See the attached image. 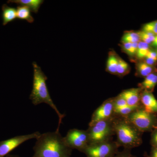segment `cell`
<instances>
[{"instance_id":"obj_8","label":"cell","mask_w":157,"mask_h":157,"mask_svg":"<svg viewBox=\"0 0 157 157\" xmlns=\"http://www.w3.org/2000/svg\"><path fill=\"white\" fill-rule=\"evenodd\" d=\"M40 135V132H36L29 135H19L0 141V157H6L22 143L30 139H37Z\"/></svg>"},{"instance_id":"obj_17","label":"cell","mask_w":157,"mask_h":157,"mask_svg":"<svg viewBox=\"0 0 157 157\" xmlns=\"http://www.w3.org/2000/svg\"><path fill=\"white\" fill-rule=\"evenodd\" d=\"M119 57L114 52H111L109 54L107 63V70L111 74L116 75Z\"/></svg>"},{"instance_id":"obj_1","label":"cell","mask_w":157,"mask_h":157,"mask_svg":"<svg viewBox=\"0 0 157 157\" xmlns=\"http://www.w3.org/2000/svg\"><path fill=\"white\" fill-rule=\"evenodd\" d=\"M36 140L32 157H70L72 154L59 131L41 134Z\"/></svg>"},{"instance_id":"obj_16","label":"cell","mask_w":157,"mask_h":157,"mask_svg":"<svg viewBox=\"0 0 157 157\" xmlns=\"http://www.w3.org/2000/svg\"><path fill=\"white\" fill-rule=\"evenodd\" d=\"M17 18L21 20H26L30 23L34 22L33 17L31 14L30 9L25 6H18L17 7Z\"/></svg>"},{"instance_id":"obj_25","label":"cell","mask_w":157,"mask_h":157,"mask_svg":"<svg viewBox=\"0 0 157 157\" xmlns=\"http://www.w3.org/2000/svg\"><path fill=\"white\" fill-rule=\"evenodd\" d=\"M150 143L152 147L157 148V126L151 132Z\"/></svg>"},{"instance_id":"obj_19","label":"cell","mask_w":157,"mask_h":157,"mask_svg":"<svg viewBox=\"0 0 157 157\" xmlns=\"http://www.w3.org/2000/svg\"><path fill=\"white\" fill-rule=\"evenodd\" d=\"M130 66L126 62L121 58H119L116 75L122 77L126 75L130 72Z\"/></svg>"},{"instance_id":"obj_23","label":"cell","mask_w":157,"mask_h":157,"mask_svg":"<svg viewBox=\"0 0 157 157\" xmlns=\"http://www.w3.org/2000/svg\"><path fill=\"white\" fill-rule=\"evenodd\" d=\"M142 31L152 33L155 35H157V20L151 22L147 23L144 25Z\"/></svg>"},{"instance_id":"obj_29","label":"cell","mask_w":157,"mask_h":157,"mask_svg":"<svg viewBox=\"0 0 157 157\" xmlns=\"http://www.w3.org/2000/svg\"><path fill=\"white\" fill-rule=\"evenodd\" d=\"M143 60L149 66L154 67L156 64L157 62V61L155 60L154 59L147 57H145V58L143 59Z\"/></svg>"},{"instance_id":"obj_9","label":"cell","mask_w":157,"mask_h":157,"mask_svg":"<svg viewBox=\"0 0 157 157\" xmlns=\"http://www.w3.org/2000/svg\"><path fill=\"white\" fill-rule=\"evenodd\" d=\"M114 117L113 98L104 101L101 106L93 113L89 125L99 121L109 119Z\"/></svg>"},{"instance_id":"obj_22","label":"cell","mask_w":157,"mask_h":157,"mask_svg":"<svg viewBox=\"0 0 157 157\" xmlns=\"http://www.w3.org/2000/svg\"><path fill=\"white\" fill-rule=\"evenodd\" d=\"M140 37V41L148 44H151L154 40L155 35L152 33L145 31H140L138 32Z\"/></svg>"},{"instance_id":"obj_15","label":"cell","mask_w":157,"mask_h":157,"mask_svg":"<svg viewBox=\"0 0 157 157\" xmlns=\"http://www.w3.org/2000/svg\"><path fill=\"white\" fill-rule=\"evenodd\" d=\"M2 11L3 25H6L17 18V11L15 8L4 5L2 6Z\"/></svg>"},{"instance_id":"obj_14","label":"cell","mask_w":157,"mask_h":157,"mask_svg":"<svg viewBox=\"0 0 157 157\" xmlns=\"http://www.w3.org/2000/svg\"><path fill=\"white\" fill-rule=\"evenodd\" d=\"M44 2L43 0H9L7 3H15L18 6H27L31 11L37 13L39 8Z\"/></svg>"},{"instance_id":"obj_10","label":"cell","mask_w":157,"mask_h":157,"mask_svg":"<svg viewBox=\"0 0 157 157\" xmlns=\"http://www.w3.org/2000/svg\"><path fill=\"white\" fill-rule=\"evenodd\" d=\"M142 90L139 87L124 90L119 95L124 99L127 104L131 107H142L140 103V97Z\"/></svg>"},{"instance_id":"obj_27","label":"cell","mask_w":157,"mask_h":157,"mask_svg":"<svg viewBox=\"0 0 157 157\" xmlns=\"http://www.w3.org/2000/svg\"><path fill=\"white\" fill-rule=\"evenodd\" d=\"M144 156L145 157H157V148L151 147L149 154L145 153Z\"/></svg>"},{"instance_id":"obj_13","label":"cell","mask_w":157,"mask_h":157,"mask_svg":"<svg viewBox=\"0 0 157 157\" xmlns=\"http://www.w3.org/2000/svg\"><path fill=\"white\" fill-rule=\"evenodd\" d=\"M157 71L155 67H152L146 63L143 60L138 62L136 65L135 76L145 78L151 73Z\"/></svg>"},{"instance_id":"obj_33","label":"cell","mask_w":157,"mask_h":157,"mask_svg":"<svg viewBox=\"0 0 157 157\" xmlns=\"http://www.w3.org/2000/svg\"></svg>"},{"instance_id":"obj_11","label":"cell","mask_w":157,"mask_h":157,"mask_svg":"<svg viewBox=\"0 0 157 157\" xmlns=\"http://www.w3.org/2000/svg\"><path fill=\"white\" fill-rule=\"evenodd\" d=\"M140 103L147 112L157 114V100L152 93L142 90Z\"/></svg>"},{"instance_id":"obj_20","label":"cell","mask_w":157,"mask_h":157,"mask_svg":"<svg viewBox=\"0 0 157 157\" xmlns=\"http://www.w3.org/2000/svg\"><path fill=\"white\" fill-rule=\"evenodd\" d=\"M150 49V46L148 44L140 41L138 43L136 57L140 60H143L146 56Z\"/></svg>"},{"instance_id":"obj_4","label":"cell","mask_w":157,"mask_h":157,"mask_svg":"<svg viewBox=\"0 0 157 157\" xmlns=\"http://www.w3.org/2000/svg\"><path fill=\"white\" fill-rule=\"evenodd\" d=\"M113 118L114 117L89 125L88 128L86 130L89 140V144L113 140V136L115 135L113 127Z\"/></svg>"},{"instance_id":"obj_31","label":"cell","mask_w":157,"mask_h":157,"mask_svg":"<svg viewBox=\"0 0 157 157\" xmlns=\"http://www.w3.org/2000/svg\"><path fill=\"white\" fill-rule=\"evenodd\" d=\"M6 157H21L19 156L16 155H8L6 156Z\"/></svg>"},{"instance_id":"obj_30","label":"cell","mask_w":157,"mask_h":157,"mask_svg":"<svg viewBox=\"0 0 157 157\" xmlns=\"http://www.w3.org/2000/svg\"><path fill=\"white\" fill-rule=\"evenodd\" d=\"M151 45H152L153 46H154V47H156V48H157V35H155L154 40L153 42L152 43Z\"/></svg>"},{"instance_id":"obj_18","label":"cell","mask_w":157,"mask_h":157,"mask_svg":"<svg viewBox=\"0 0 157 157\" xmlns=\"http://www.w3.org/2000/svg\"><path fill=\"white\" fill-rule=\"evenodd\" d=\"M140 39L138 32H127L124 33L122 37L121 42L122 43H138L140 42Z\"/></svg>"},{"instance_id":"obj_5","label":"cell","mask_w":157,"mask_h":157,"mask_svg":"<svg viewBox=\"0 0 157 157\" xmlns=\"http://www.w3.org/2000/svg\"><path fill=\"white\" fill-rule=\"evenodd\" d=\"M142 132H151L157 126V114L140 107L126 117Z\"/></svg>"},{"instance_id":"obj_28","label":"cell","mask_w":157,"mask_h":157,"mask_svg":"<svg viewBox=\"0 0 157 157\" xmlns=\"http://www.w3.org/2000/svg\"><path fill=\"white\" fill-rule=\"evenodd\" d=\"M145 57L149 58L154 59L157 61V54L155 51H153L150 49L148 53Z\"/></svg>"},{"instance_id":"obj_26","label":"cell","mask_w":157,"mask_h":157,"mask_svg":"<svg viewBox=\"0 0 157 157\" xmlns=\"http://www.w3.org/2000/svg\"><path fill=\"white\" fill-rule=\"evenodd\" d=\"M123 49L126 53L131 57H133L132 53V43H123Z\"/></svg>"},{"instance_id":"obj_7","label":"cell","mask_w":157,"mask_h":157,"mask_svg":"<svg viewBox=\"0 0 157 157\" xmlns=\"http://www.w3.org/2000/svg\"><path fill=\"white\" fill-rule=\"evenodd\" d=\"M66 145L71 149H76L83 153L89 144L86 130L70 129L63 137Z\"/></svg>"},{"instance_id":"obj_12","label":"cell","mask_w":157,"mask_h":157,"mask_svg":"<svg viewBox=\"0 0 157 157\" xmlns=\"http://www.w3.org/2000/svg\"><path fill=\"white\" fill-rule=\"evenodd\" d=\"M157 84V71L144 78V80L138 84V87L142 90L153 93Z\"/></svg>"},{"instance_id":"obj_3","label":"cell","mask_w":157,"mask_h":157,"mask_svg":"<svg viewBox=\"0 0 157 157\" xmlns=\"http://www.w3.org/2000/svg\"><path fill=\"white\" fill-rule=\"evenodd\" d=\"M33 66L34 70L33 80V90L30 95V99L34 105L45 103L55 111L58 116L59 120L58 126L56 130L59 131L62 120L65 115L62 114L59 112L51 98L46 85L47 76L42 72L41 67L38 66L36 62H33Z\"/></svg>"},{"instance_id":"obj_6","label":"cell","mask_w":157,"mask_h":157,"mask_svg":"<svg viewBox=\"0 0 157 157\" xmlns=\"http://www.w3.org/2000/svg\"><path fill=\"white\" fill-rule=\"evenodd\" d=\"M120 146L116 141L89 144L83 152L86 157H113L119 151Z\"/></svg>"},{"instance_id":"obj_2","label":"cell","mask_w":157,"mask_h":157,"mask_svg":"<svg viewBox=\"0 0 157 157\" xmlns=\"http://www.w3.org/2000/svg\"><path fill=\"white\" fill-rule=\"evenodd\" d=\"M113 127L117 136L116 141L120 147L132 150L140 146L143 143V132L126 117L114 116Z\"/></svg>"},{"instance_id":"obj_32","label":"cell","mask_w":157,"mask_h":157,"mask_svg":"<svg viewBox=\"0 0 157 157\" xmlns=\"http://www.w3.org/2000/svg\"><path fill=\"white\" fill-rule=\"evenodd\" d=\"M155 51H156V52L157 54V48H156V49Z\"/></svg>"},{"instance_id":"obj_24","label":"cell","mask_w":157,"mask_h":157,"mask_svg":"<svg viewBox=\"0 0 157 157\" xmlns=\"http://www.w3.org/2000/svg\"><path fill=\"white\" fill-rule=\"evenodd\" d=\"M113 157H137L136 156L132 155L131 152V150L129 149L124 148L122 151L118 152Z\"/></svg>"},{"instance_id":"obj_21","label":"cell","mask_w":157,"mask_h":157,"mask_svg":"<svg viewBox=\"0 0 157 157\" xmlns=\"http://www.w3.org/2000/svg\"><path fill=\"white\" fill-rule=\"evenodd\" d=\"M141 107H131L129 105H127L121 108L114 109V116L127 117L133 111Z\"/></svg>"}]
</instances>
